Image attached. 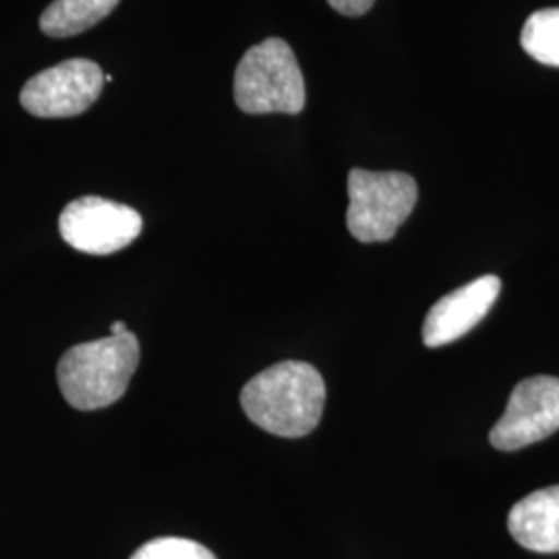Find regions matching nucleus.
<instances>
[{"instance_id": "nucleus-1", "label": "nucleus", "mask_w": 559, "mask_h": 559, "mask_svg": "<svg viewBox=\"0 0 559 559\" xmlns=\"http://www.w3.org/2000/svg\"><path fill=\"white\" fill-rule=\"evenodd\" d=\"M240 406L263 431L297 440L320 425L325 383L313 365L284 360L267 367L242 388Z\"/></svg>"}, {"instance_id": "nucleus-2", "label": "nucleus", "mask_w": 559, "mask_h": 559, "mask_svg": "<svg viewBox=\"0 0 559 559\" xmlns=\"http://www.w3.org/2000/svg\"><path fill=\"white\" fill-rule=\"evenodd\" d=\"M140 355V342L131 332L78 344L59 360L60 392L78 411L106 408L124 396Z\"/></svg>"}, {"instance_id": "nucleus-3", "label": "nucleus", "mask_w": 559, "mask_h": 559, "mask_svg": "<svg viewBox=\"0 0 559 559\" xmlns=\"http://www.w3.org/2000/svg\"><path fill=\"white\" fill-rule=\"evenodd\" d=\"M235 102L245 115H299L305 78L293 48L280 38L251 46L237 64Z\"/></svg>"}, {"instance_id": "nucleus-4", "label": "nucleus", "mask_w": 559, "mask_h": 559, "mask_svg": "<svg viewBox=\"0 0 559 559\" xmlns=\"http://www.w3.org/2000/svg\"><path fill=\"white\" fill-rule=\"evenodd\" d=\"M346 226L360 242L394 239L413 214L419 187L404 173H371L353 168L348 175Z\"/></svg>"}, {"instance_id": "nucleus-5", "label": "nucleus", "mask_w": 559, "mask_h": 559, "mask_svg": "<svg viewBox=\"0 0 559 559\" xmlns=\"http://www.w3.org/2000/svg\"><path fill=\"white\" fill-rule=\"evenodd\" d=\"M60 237L87 255H112L143 230L140 212L117 201L87 195L71 201L59 218Z\"/></svg>"}, {"instance_id": "nucleus-6", "label": "nucleus", "mask_w": 559, "mask_h": 559, "mask_svg": "<svg viewBox=\"0 0 559 559\" xmlns=\"http://www.w3.org/2000/svg\"><path fill=\"white\" fill-rule=\"evenodd\" d=\"M104 73L94 60L71 59L34 75L21 90V106L38 119H71L98 100Z\"/></svg>"}, {"instance_id": "nucleus-7", "label": "nucleus", "mask_w": 559, "mask_h": 559, "mask_svg": "<svg viewBox=\"0 0 559 559\" xmlns=\"http://www.w3.org/2000/svg\"><path fill=\"white\" fill-rule=\"evenodd\" d=\"M559 429V380L549 376L520 381L510 394L506 413L489 433L501 452H516L547 440Z\"/></svg>"}, {"instance_id": "nucleus-8", "label": "nucleus", "mask_w": 559, "mask_h": 559, "mask_svg": "<svg viewBox=\"0 0 559 559\" xmlns=\"http://www.w3.org/2000/svg\"><path fill=\"white\" fill-rule=\"evenodd\" d=\"M500 293L501 280L487 274L441 297L423 323L425 346L440 348L466 336L491 311Z\"/></svg>"}, {"instance_id": "nucleus-9", "label": "nucleus", "mask_w": 559, "mask_h": 559, "mask_svg": "<svg viewBox=\"0 0 559 559\" xmlns=\"http://www.w3.org/2000/svg\"><path fill=\"white\" fill-rule=\"evenodd\" d=\"M508 531L528 551L559 554V485L522 498L508 514Z\"/></svg>"}, {"instance_id": "nucleus-10", "label": "nucleus", "mask_w": 559, "mask_h": 559, "mask_svg": "<svg viewBox=\"0 0 559 559\" xmlns=\"http://www.w3.org/2000/svg\"><path fill=\"white\" fill-rule=\"evenodd\" d=\"M119 0H52L41 13V32L50 38H71L106 20Z\"/></svg>"}, {"instance_id": "nucleus-11", "label": "nucleus", "mask_w": 559, "mask_h": 559, "mask_svg": "<svg viewBox=\"0 0 559 559\" xmlns=\"http://www.w3.org/2000/svg\"><path fill=\"white\" fill-rule=\"evenodd\" d=\"M522 50L547 67H559V7L533 13L520 34Z\"/></svg>"}, {"instance_id": "nucleus-12", "label": "nucleus", "mask_w": 559, "mask_h": 559, "mask_svg": "<svg viewBox=\"0 0 559 559\" xmlns=\"http://www.w3.org/2000/svg\"><path fill=\"white\" fill-rule=\"evenodd\" d=\"M131 559H218L198 540L162 537L141 545Z\"/></svg>"}, {"instance_id": "nucleus-13", "label": "nucleus", "mask_w": 559, "mask_h": 559, "mask_svg": "<svg viewBox=\"0 0 559 559\" xmlns=\"http://www.w3.org/2000/svg\"><path fill=\"white\" fill-rule=\"evenodd\" d=\"M328 4L344 17H360L371 11L376 0H328Z\"/></svg>"}, {"instance_id": "nucleus-14", "label": "nucleus", "mask_w": 559, "mask_h": 559, "mask_svg": "<svg viewBox=\"0 0 559 559\" xmlns=\"http://www.w3.org/2000/svg\"><path fill=\"white\" fill-rule=\"evenodd\" d=\"M122 332H129V328H127L124 321H115V323L110 325V334H122Z\"/></svg>"}]
</instances>
